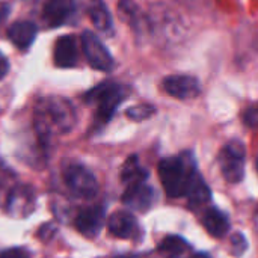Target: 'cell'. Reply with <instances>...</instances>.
Segmentation results:
<instances>
[{
    "instance_id": "1",
    "label": "cell",
    "mask_w": 258,
    "mask_h": 258,
    "mask_svg": "<svg viewBox=\"0 0 258 258\" xmlns=\"http://www.w3.org/2000/svg\"><path fill=\"white\" fill-rule=\"evenodd\" d=\"M77 122V113L70 100L63 97H47L35 107V130L42 142L54 136L70 133Z\"/></svg>"
},
{
    "instance_id": "2",
    "label": "cell",
    "mask_w": 258,
    "mask_h": 258,
    "mask_svg": "<svg viewBox=\"0 0 258 258\" xmlns=\"http://www.w3.org/2000/svg\"><path fill=\"white\" fill-rule=\"evenodd\" d=\"M159 177L168 197L181 198L189 194L192 184L200 177V172L192 154L184 153L163 159L159 163Z\"/></svg>"
},
{
    "instance_id": "3",
    "label": "cell",
    "mask_w": 258,
    "mask_h": 258,
    "mask_svg": "<svg viewBox=\"0 0 258 258\" xmlns=\"http://www.w3.org/2000/svg\"><path fill=\"white\" fill-rule=\"evenodd\" d=\"M124 98L125 91L122 85L116 82H104L86 94V100L94 103L97 107L95 122L100 125H104L112 119L113 113L116 112V107L122 103Z\"/></svg>"
},
{
    "instance_id": "4",
    "label": "cell",
    "mask_w": 258,
    "mask_h": 258,
    "mask_svg": "<svg viewBox=\"0 0 258 258\" xmlns=\"http://www.w3.org/2000/svg\"><path fill=\"white\" fill-rule=\"evenodd\" d=\"M219 166L228 183H240L245 175V147L239 141H230L219 154Z\"/></svg>"
},
{
    "instance_id": "5",
    "label": "cell",
    "mask_w": 258,
    "mask_h": 258,
    "mask_svg": "<svg viewBox=\"0 0 258 258\" xmlns=\"http://www.w3.org/2000/svg\"><path fill=\"white\" fill-rule=\"evenodd\" d=\"M63 181L68 190L77 198L91 200L98 194V181L86 166L70 165L63 172Z\"/></svg>"
},
{
    "instance_id": "6",
    "label": "cell",
    "mask_w": 258,
    "mask_h": 258,
    "mask_svg": "<svg viewBox=\"0 0 258 258\" xmlns=\"http://www.w3.org/2000/svg\"><path fill=\"white\" fill-rule=\"evenodd\" d=\"M82 47L88 63L94 70L104 71V73L113 70L115 65L113 57L95 33H92L91 30H85L82 33Z\"/></svg>"
},
{
    "instance_id": "7",
    "label": "cell",
    "mask_w": 258,
    "mask_h": 258,
    "mask_svg": "<svg viewBox=\"0 0 258 258\" xmlns=\"http://www.w3.org/2000/svg\"><path fill=\"white\" fill-rule=\"evenodd\" d=\"M163 89L178 100H194L200 95V82L186 74H172L163 80Z\"/></svg>"
},
{
    "instance_id": "8",
    "label": "cell",
    "mask_w": 258,
    "mask_h": 258,
    "mask_svg": "<svg viewBox=\"0 0 258 258\" xmlns=\"http://www.w3.org/2000/svg\"><path fill=\"white\" fill-rule=\"evenodd\" d=\"M74 225L85 237H97L104 225V209L98 206L83 209L76 216Z\"/></svg>"
},
{
    "instance_id": "9",
    "label": "cell",
    "mask_w": 258,
    "mask_h": 258,
    "mask_svg": "<svg viewBox=\"0 0 258 258\" xmlns=\"http://www.w3.org/2000/svg\"><path fill=\"white\" fill-rule=\"evenodd\" d=\"M35 194L32 192V189L20 186L17 189H14L6 201V209L8 213L14 218H24L29 216L33 209H35Z\"/></svg>"
},
{
    "instance_id": "10",
    "label": "cell",
    "mask_w": 258,
    "mask_h": 258,
    "mask_svg": "<svg viewBox=\"0 0 258 258\" xmlns=\"http://www.w3.org/2000/svg\"><path fill=\"white\" fill-rule=\"evenodd\" d=\"M122 201L132 210L145 212L153 206L154 190L145 181L135 183V184L127 186V189H125V192L122 195Z\"/></svg>"
},
{
    "instance_id": "11",
    "label": "cell",
    "mask_w": 258,
    "mask_h": 258,
    "mask_svg": "<svg viewBox=\"0 0 258 258\" xmlns=\"http://www.w3.org/2000/svg\"><path fill=\"white\" fill-rule=\"evenodd\" d=\"M74 14L73 0H48L42 9V20L48 27H59L65 24Z\"/></svg>"
},
{
    "instance_id": "12",
    "label": "cell",
    "mask_w": 258,
    "mask_h": 258,
    "mask_svg": "<svg viewBox=\"0 0 258 258\" xmlns=\"http://www.w3.org/2000/svg\"><path fill=\"white\" fill-rule=\"evenodd\" d=\"M79 60L77 41L73 35L60 36L54 44V63L60 68H73Z\"/></svg>"
},
{
    "instance_id": "13",
    "label": "cell",
    "mask_w": 258,
    "mask_h": 258,
    "mask_svg": "<svg viewBox=\"0 0 258 258\" xmlns=\"http://www.w3.org/2000/svg\"><path fill=\"white\" fill-rule=\"evenodd\" d=\"M107 228L118 239H132L138 234V222L128 212H115L107 221Z\"/></svg>"
},
{
    "instance_id": "14",
    "label": "cell",
    "mask_w": 258,
    "mask_h": 258,
    "mask_svg": "<svg viewBox=\"0 0 258 258\" xmlns=\"http://www.w3.org/2000/svg\"><path fill=\"white\" fill-rule=\"evenodd\" d=\"M36 32L38 29L32 21H15L8 29V36L18 48L26 50L33 44Z\"/></svg>"
},
{
    "instance_id": "15",
    "label": "cell",
    "mask_w": 258,
    "mask_h": 258,
    "mask_svg": "<svg viewBox=\"0 0 258 258\" xmlns=\"http://www.w3.org/2000/svg\"><path fill=\"white\" fill-rule=\"evenodd\" d=\"M203 224L206 230L213 236V237H222L227 234L230 228V221L228 216L221 212L219 209H207L203 215Z\"/></svg>"
},
{
    "instance_id": "16",
    "label": "cell",
    "mask_w": 258,
    "mask_h": 258,
    "mask_svg": "<svg viewBox=\"0 0 258 258\" xmlns=\"http://www.w3.org/2000/svg\"><path fill=\"white\" fill-rule=\"evenodd\" d=\"M88 15L91 18L92 24L98 30H101V32L112 30V15L103 0H91V3L88 6Z\"/></svg>"
},
{
    "instance_id": "17",
    "label": "cell",
    "mask_w": 258,
    "mask_h": 258,
    "mask_svg": "<svg viewBox=\"0 0 258 258\" xmlns=\"http://www.w3.org/2000/svg\"><path fill=\"white\" fill-rule=\"evenodd\" d=\"M147 171L139 165V160L136 156H132L122 166V171H121V178L122 181L130 186V184H135V183H141V181H147Z\"/></svg>"
},
{
    "instance_id": "18",
    "label": "cell",
    "mask_w": 258,
    "mask_h": 258,
    "mask_svg": "<svg viewBox=\"0 0 258 258\" xmlns=\"http://www.w3.org/2000/svg\"><path fill=\"white\" fill-rule=\"evenodd\" d=\"M187 251V242L180 236H168L159 245V252L166 258H180Z\"/></svg>"
},
{
    "instance_id": "19",
    "label": "cell",
    "mask_w": 258,
    "mask_h": 258,
    "mask_svg": "<svg viewBox=\"0 0 258 258\" xmlns=\"http://www.w3.org/2000/svg\"><path fill=\"white\" fill-rule=\"evenodd\" d=\"M186 197H187L192 207H201V206L209 203L212 194H210L207 184L204 183V180L201 178V175L195 180V183L192 184V187H190V190H189V194Z\"/></svg>"
},
{
    "instance_id": "20",
    "label": "cell",
    "mask_w": 258,
    "mask_h": 258,
    "mask_svg": "<svg viewBox=\"0 0 258 258\" xmlns=\"http://www.w3.org/2000/svg\"><path fill=\"white\" fill-rule=\"evenodd\" d=\"M154 112H156V109L151 104H136L127 110V116L133 121H144V119L150 118Z\"/></svg>"
},
{
    "instance_id": "21",
    "label": "cell",
    "mask_w": 258,
    "mask_h": 258,
    "mask_svg": "<svg viewBox=\"0 0 258 258\" xmlns=\"http://www.w3.org/2000/svg\"><path fill=\"white\" fill-rule=\"evenodd\" d=\"M231 248H233V254H234L236 257L243 255V252L246 251L248 243H246L245 237H243L240 233H237V234L231 236Z\"/></svg>"
},
{
    "instance_id": "22",
    "label": "cell",
    "mask_w": 258,
    "mask_h": 258,
    "mask_svg": "<svg viewBox=\"0 0 258 258\" xmlns=\"http://www.w3.org/2000/svg\"><path fill=\"white\" fill-rule=\"evenodd\" d=\"M243 121L249 127H258V103L249 106L243 113Z\"/></svg>"
},
{
    "instance_id": "23",
    "label": "cell",
    "mask_w": 258,
    "mask_h": 258,
    "mask_svg": "<svg viewBox=\"0 0 258 258\" xmlns=\"http://www.w3.org/2000/svg\"><path fill=\"white\" fill-rule=\"evenodd\" d=\"M0 258H30L27 251L21 249V248H11L6 249L3 252H0Z\"/></svg>"
},
{
    "instance_id": "24",
    "label": "cell",
    "mask_w": 258,
    "mask_h": 258,
    "mask_svg": "<svg viewBox=\"0 0 258 258\" xmlns=\"http://www.w3.org/2000/svg\"><path fill=\"white\" fill-rule=\"evenodd\" d=\"M8 70H9V63L6 60V57L0 53V80L6 76Z\"/></svg>"
},
{
    "instance_id": "25",
    "label": "cell",
    "mask_w": 258,
    "mask_h": 258,
    "mask_svg": "<svg viewBox=\"0 0 258 258\" xmlns=\"http://www.w3.org/2000/svg\"><path fill=\"white\" fill-rule=\"evenodd\" d=\"M8 12H9V6L5 3H0V23L8 17Z\"/></svg>"
},
{
    "instance_id": "26",
    "label": "cell",
    "mask_w": 258,
    "mask_h": 258,
    "mask_svg": "<svg viewBox=\"0 0 258 258\" xmlns=\"http://www.w3.org/2000/svg\"><path fill=\"white\" fill-rule=\"evenodd\" d=\"M190 258H212L209 254H206V252H197V254H194Z\"/></svg>"
},
{
    "instance_id": "27",
    "label": "cell",
    "mask_w": 258,
    "mask_h": 258,
    "mask_svg": "<svg viewBox=\"0 0 258 258\" xmlns=\"http://www.w3.org/2000/svg\"><path fill=\"white\" fill-rule=\"evenodd\" d=\"M115 258H133V257H125V255H122V257H115Z\"/></svg>"
},
{
    "instance_id": "28",
    "label": "cell",
    "mask_w": 258,
    "mask_h": 258,
    "mask_svg": "<svg viewBox=\"0 0 258 258\" xmlns=\"http://www.w3.org/2000/svg\"><path fill=\"white\" fill-rule=\"evenodd\" d=\"M257 169H258V160H257Z\"/></svg>"
}]
</instances>
